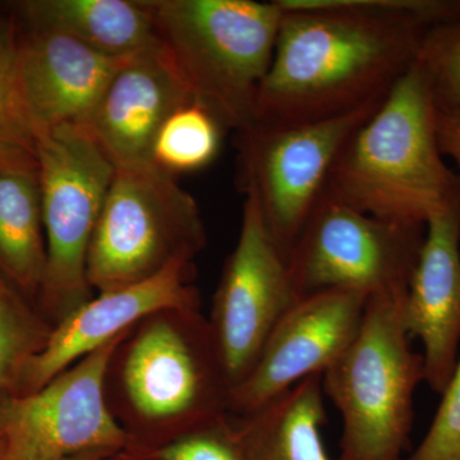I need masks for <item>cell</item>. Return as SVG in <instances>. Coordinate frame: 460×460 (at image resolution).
Here are the masks:
<instances>
[{"label":"cell","instance_id":"cell-21","mask_svg":"<svg viewBox=\"0 0 460 460\" xmlns=\"http://www.w3.org/2000/svg\"><path fill=\"white\" fill-rule=\"evenodd\" d=\"M51 330L49 321L32 313L16 288L0 274V393H11L16 387Z\"/></svg>","mask_w":460,"mask_h":460},{"label":"cell","instance_id":"cell-27","mask_svg":"<svg viewBox=\"0 0 460 460\" xmlns=\"http://www.w3.org/2000/svg\"><path fill=\"white\" fill-rule=\"evenodd\" d=\"M114 453L115 452H86L75 454V456H69V458L63 460H102Z\"/></svg>","mask_w":460,"mask_h":460},{"label":"cell","instance_id":"cell-13","mask_svg":"<svg viewBox=\"0 0 460 460\" xmlns=\"http://www.w3.org/2000/svg\"><path fill=\"white\" fill-rule=\"evenodd\" d=\"M192 277L193 263L178 262L141 283L93 296L53 326L47 343L26 366L12 394L38 392L148 314L168 308L199 310Z\"/></svg>","mask_w":460,"mask_h":460},{"label":"cell","instance_id":"cell-20","mask_svg":"<svg viewBox=\"0 0 460 460\" xmlns=\"http://www.w3.org/2000/svg\"><path fill=\"white\" fill-rule=\"evenodd\" d=\"M223 131L206 109L193 102L183 105L157 133L151 163L172 175L205 168L219 153Z\"/></svg>","mask_w":460,"mask_h":460},{"label":"cell","instance_id":"cell-24","mask_svg":"<svg viewBox=\"0 0 460 460\" xmlns=\"http://www.w3.org/2000/svg\"><path fill=\"white\" fill-rule=\"evenodd\" d=\"M429 431L405 460H460V354Z\"/></svg>","mask_w":460,"mask_h":460},{"label":"cell","instance_id":"cell-16","mask_svg":"<svg viewBox=\"0 0 460 460\" xmlns=\"http://www.w3.org/2000/svg\"><path fill=\"white\" fill-rule=\"evenodd\" d=\"M402 321L423 345L425 383L441 394L460 354V202L426 224Z\"/></svg>","mask_w":460,"mask_h":460},{"label":"cell","instance_id":"cell-1","mask_svg":"<svg viewBox=\"0 0 460 460\" xmlns=\"http://www.w3.org/2000/svg\"><path fill=\"white\" fill-rule=\"evenodd\" d=\"M283 9L255 120L330 119L385 98L416 63L431 27L343 0H275Z\"/></svg>","mask_w":460,"mask_h":460},{"label":"cell","instance_id":"cell-8","mask_svg":"<svg viewBox=\"0 0 460 460\" xmlns=\"http://www.w3.org/2000/svg\"><path fill=\"white\" fill-rule=\"evenodd\" d=\"M298 124H248L235 132L238 183L256 199L272 241L288 261L326 190L339 154L380 102Z\"/></svg>","mask_w":460,"mask_h":460},{"label":"cell","instance_id":"cell-23","mask_svg":"<svg viewBox=\"0 0 460 460\" xmlns=\"http://www.w3.org/2000/svg\"><path fill=\"white\" fill-rule=\"evenodd\" d=\"M416 65L438 111H460V20L436 25L425 33Z\"/></svg>","mask_w":460,"mask_h":460},{"label":"cell","instance_id":"cell-12","mask_svg":"<svg viewBox=\"0 0 460 460\" xmlns=\"http://www.w3.org/2000/svg\"><path fill=\"white\" fill-rule=\"evenodd\" d=\"M367 302L362 293L339 289L296 299L272 329L252 370L230 393L229 414L259 410L332 367L358 334Z\"/></svg>","mask_w":460,"mask_h":460},{"label":"cell","instance_id":"cell-22","mask_svg":"<svg viewBox=\"0 0 460 460\" xmlns=\"http://www.w3.org/2000/svg\"><path fill=\"white\" fill-rule=\"evenodd\" d=\"M0 146L36 153V136L27 114L18 68L16 16L0 12Z\"/></svg>","mask_w":460,"mask_h":460},{"label":"cell","instance_id":"cell-15","mask_svg":"<svg viewBox=\"0 0 460 460\" xmlns=\"http://www.w3.org/2000/svg\"><path fill=\"white\" fill-rule=\"evenodd\" d=\"M17 22L21 90L35 136L83 126L131 56H108L62 33Z\"/></svg>","mask_w":460,"mask_h":460},{"label":"cell","instance_id":"cell-19","mask_svg":"<svg viewBox=\"0 0 460 460\" xmlns=\"http://www.w3.org/2000/svg\"><path fill=\"white\" fill-rule=\"evenodd\" d=\"M323 395V375H314L259 410L230 414L244 460H332L321 434Z\"/></svg>","mask_w":460,"mask_h":460},{"label":"cell","instance_id":"cell-28","mask_svg":"<svg viewBox=\"0 0 460 460\" xmlns=\"http://www.w3.org/2000/svg\"><path fill=\"white\" fill-rule=\"evenodd\" d=\"M0 460H3V447H2V443H0Z\"/></svg>","mask_w":460,"mask_h":460},{"label":"cell","instance_id":"cell-6","mask_svg":"<svg viewBox=\"0 0 460 460\" xmlns=\"http://www.w3.org/2000/svg\"><path fill=\"white\" fill-rule=\"evenodd\" d=\"M206 230L196 199L174 175L147 164L115 168L87 259V280L105 293L193 263Z\"/></svg>","mask_w":460,"mask_h":460},{"label":"cell","instance_id":"cell-26","mask_svg":"<svg viewBox=\"0 0 460 460\" xmlns=\"http://www.w3.org/2000/svg\"><path fill=\"white\" fill-rule=\"evenodd\" d=\"M438 138L443 155L456 163L460 181V111L438 109Z\"/></svg>","mask_w":460,"mask_h":460},{"label":"cell","instance_id":"cell-2","mask_svg":"<svg viewBox=\"0 0 460 460\" xmlns=\"http://www.w3.org/2000/svg\"><path fill=\"white\" fill-rule=\"evenodd\" d=\"M325 192L361 213L411 226L459 204L458 175L438 145V107L416 63L345 144Z\"/></svg>","mask_w":460,"mask_h":460},{"label":"cell","instance_id":"cell-3","mask_svg":"<svg viewBox=\"0 0 460 460\" xmlns=\"http://www.w3.org/2000/svg\"><path fill=\"white\" fill-rule=\"evenodd\" d=\"M111 416L136 432L172 440L229 414L230 386L199 310L148 314L118 344L105 375Z\"/></svg>","mask_w":460,"mask_h":460},{"label":"cell","instance_id":"cell-10","mask_svg":"<svg viewBox=\"0 0 460 460\" xmlns=\"http://www.w3.org/2000/svg\"><path fill=\"white\" fill-rule=\"evenodd\" d=\"M127 332L38 392L0 393L3 460H63L86 452H118L132 443L111 416L104 389L109 362Z\"/></svg>","mask_w":460,"mask_h":460},{"label":"cell","instance_id":"cell-17","mask_svg":"<svg viewBox=\"0 0 460 460\" xmlns=\"http://www.w3.org/2000/svg\"><path fill=\"white\" fill-rule=\"evenodd\" d=\"M45 265L38 157L26 148L0 146V274L18 292L36 296Z\"/></svg>","mask_w":460,"mask_h":460},{"label":"cell","instance_id":"cell-4","mask_svg":"<svg viewBox=\"0 0 460 460\" xmlns=\"http://www.w3.org/2000/svg\"><path fill=\"white\" fill-rule=\"evenodd\" d=\"M157 33L193 102L224 131L255 120L283 9L253 0H145Z\"/></svg>","mask_w":460,"mask_h":460},{"label":"cell","instance_id":"cell-25","mask_svg":"<svg viewBox=\"0 0 460 460\" xmlns=\"http://www.w3.org/2000/svg\"><path fill=\"white\" fill-rule=\"evenodd\" d=\"M154 456L159 460H244L230 414L163 445Z\"/></svg>","mask_w":460,"mask_h":460},{"label":"cell","instance_id":"cell-14","mask_svg":"<svg viewBox=\"0 0 460 460\" xmlns=\"http://www.w3.org/2000/svg\"><path fill=\"white\" fill-rule=\"evenodd\" d=\"M192 102L186 81L159 41L123 63L80 127L115 168L147 164L163 124Z\"/></svg>","mask_w":460,"mask_h":460},{"label":"cell","instance_id":"cell-18","mask_svg":"<svg viewBox=\"0 0 460 460\" xmlns=\"http://www.w3.org/2000/svg\"><path fill=\"white\" fill-rule=\"evenodd\" d=\"M17 20L50 30L113 57H129L159 42L145 0H25Z\"/></svg>","mask_w":460,"mask_h":460},{"label":"cell","instance_id":"cell-5","mask_svg":"<svg viewBox=\"0 0 460 460\" xmlns=\"http://www.w3.org/2000/svg\"><path fill=\"white\" fill-rule=\"evenodd\" d=\"M405 295L368 298L353 343L323 374V394L343 420L341 460H405L422 354L402 321Z\"/></svg>","mask_w":460,"mask_h":460},{"label":"cell","instance_id":"cell-9","mask_svg":"<svg viewBox=\"0 0 460 460\" xmlns=\"http://www.w3.org/2000/svg\"><path fill=\"white\" fill-rule=\"evenodd\" d=\"M426 226L378 219L323 193L288 257L296 299L323 290L407 293Z\"/></svg>","mask_w":460,"mask_h":460},{"label":"cell","instance_id":"cell-11","mask_svg":"<svg viewBox=\"0 0 460 460\" xmlns=\"http://www.w3.org/2000/svg\"><path fill=\"white\" fill-rule=\"evenodd\" d=\"M296 301L287 260L256 199L246 195L237 244L224 265L208 319L232 390L248 376L272 329Z\"/></svg>","mask_w":460,"mask_h":460},{"label":"cell","instance_id":"cell-7","mask_svg":"<svg viewBox=\"0 0 460 460\" xmlns=\"http://www.w3.org/2000/svg\"><path fill=\"white\" fill-rule=\"evenodd\" d=\"M47 265L42 308L57 325L93 296L87 259L115 166L80 126L36 135Z\"/></svg>","mask_w":460,"mask_h":460}]
</instances>
